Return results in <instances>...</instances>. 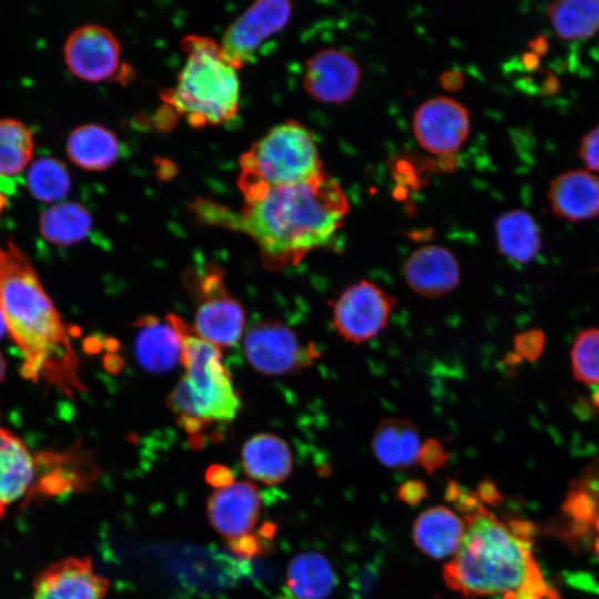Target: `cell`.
Here are the masks:
<instances>
[{
	"label": "cell",
	"instance_id": "obj_1",
	"mask_svg": "<svg viewBox=\"0 0 599 599\" xmlns=\"http://www.w3.org/2000/svg\"><path fill=\"white\" fill-rule=\"evenodd\" d=\"M244 201L242 210L233 212L200 200L194 211L203 222L250 236L264 264L274 271L294 266L328 245L349 211L339 183L324 170L306 181L271 187Z\"/></svg>",
	"mask_w": 599,
	"mask_h": 599
},
{
	"label": "cell",
	"instance_id": "obj_2",
	"mask_svg": "<svg viewBox=\"0 0 599 599\" xmlns=\"http://www.w3.org/2000/svg\"><path fill=\"white\" fill-rule=\"evenodd\" d=\"M453 501L464 516L466 532L444 568L450 589L465 598L562 599L535 558L531 524L497 516L477 493L460 489Z\"/></svg>",
	"mask_w": 599,
	"mask_h": 599
},
{
	"label": "cell",
	"instance_id": "obj_3",
	"mask_svg": "<svg viewBox=\"0 0 599 599\" xmlns=\"http://www.w3.org/2000/svg\"><path fill=\"white\" fill-rule=\"evenodd\" d=\"M0 311L7 333L22 355L20 373L73 398L84 389L79 359L65 324L30 257L11 240L0 246Z\"/></svg>",
	"mask_w": 599,
	"mask_h": 599
},
{
	"label": "cell",
	"instance_id": "obj_4",
	"mask_svg": "<svg viewBox=\"0 0 599 599\" xmlns=\"http://www.w3.org/2000/svg\"><path fill=\"white\" fill-rule=\"evenodd\" d=\"M166 321L181 336V364L185 368V376L166 399L167 407L191 434L213 422L233 420L242 404L222 364L219 347L202 338L179 316L169 314Z\"/></svg>",
	"mask_w": 599,
	"mask_h": 599
},
{
	"label": "cell",
	"instance_id": "obj_5",
	"mask_svg": "<svg viewBox=\"0 0 599 599\" xmlns=\"http://www.w3.org/2000/svg\"><path fill=\"white\" fill-rule=\"evenodd\" d=\"M186 59L167 102L192 125H216L238 110L237 70L222 57L220 44L207 37L187 35L182 41Z\"/></svg>",
	"mask_w": 599,
	"mask_h": 599
},
{
	"label": "cell",
	"instance_id": "obj_6",
	"mask_svg": "<svg viewBox=\"0 0 599 599\" xmlns=\"http://www.w3.org/2000/svg\"><path fill=\"white\" fill-rule=\"evenodd\" d=\"M240 166L244 199L306 181L323 170L313 134L293 120L273 126L256 141L240 159Z\"/></svg>",
	"mask_w": 599,
	"mask_h": 599
},
{
	"label": "cell",
	"instance_id": "obj_7",
	"mask_svg": "<svg viewBox=\"0 0 599 599\" xmlns=\"http://www.w3.org/2000/svg\"><path fill=\"white\" fill-rule=\"evenodd\" d=\"M184 277L195 297V332L216 347L236 344L243 333L244 309L227 292L224 273L206 264L191 268Z\"/></svg>",
	"mask_w": 599,
	"mask_h": 599
},
{
	"label": "cell",
	"instance_id": "obj_8",
	"mask_svg": "<svg viewBox=\"0 0 599 599\" xmlns=\"http://www.w3.org/2000/svg\"><path fill=\"white\" fill-rule=\"evenodd\" d=\"M396 300L376 283L362 280L346 287L332 305L338 335L359 344L376 337L388 324Z\"/></svg>",
	"mask_w": 599,
	"mask_h": 599
},
{
	"label": "cell",
	"instance_id": "obj_9",
	"mask_svg": "<svg viewBox=\"0 0 599 599\" xmlns=\"http://www.w3.org/2000/svg\"><path fill=\"white\" fill-rule=\"evenodd\" d=\"M244 354L260 373L283 375L308 367L319 356L316 347L303 343L278 321H261L244 336Z\"/></svg>",
	"mask_w": 599,
	"mask_h": 599
},
{
	"label": "cell",
	"instance_id": "obj_10",
	"mask_svg": "<svg viewBox=\"0 0 599 599\" xmlns=\"http://www.w3.org/2000/svg\"><path fill=\"white\" fill-rule=\"evenodd\" d=\"M291 13L290 1H256L225 30L220 43L222 57L238 70L262 42L285 27Z\"/></svg>",
	"mask_w": 599,
	"mask_h": 599
},
{
	"label": "cell",
	"instance_id": "obj_11",
	"mask_svg": "<svg viewBox=\"0 0 599 599\" xmlns=\"http://www.w3.org/2000/svg\"><path fill=\"white\" fill-rule=\"evenodd\" d=\"M469 129L467 109L447 97L425 101L413 119L416 140L423 149L434 154L456 152L466 140Z\"/></svg>",
	"mask_w": 599,
	"mask_h": 599
},
{
	"label": "cell",
	"instance_id": "obj_12",
	"mask_svg": "<svg viewBox=\"0 0 599 599\" xmlns=\"http://www.w3.org/2000/svg\"><path fill=\"white\" fill-rule=\"evenodd\" d=\"M120 55V44L114 34L98 24L74 29L63 45L69 71L90 82L111 78L119 69Z\"/></svg>",
	"mask_w": 599,
	"mask_h": 599
},
{
	"label": "cell",
	"instance_id": "obj_13",
	"mask_svg": "<svg viewBox=\"0 0 599 599\" xmlns=\"http://www.w3.org/2000/svg\"><path fill=\"white\" fill-rule=\"evenodd\" d=\"M110 583L95 572L90 558H65L42 569L30 599H105Z\"/></svg>",
	"mask_w": 599,
	"mask_h": 599
},
{
	"label": "cell",
	"instance_id": "obj_14",
	"mask_svg": "<svg viewBox=\"0 0 599 599\" xmlns=\"http://www.w3.org/2000/svg\"><path fill=\"white\" fill-rule=\"evenodd\" d=\"M261 510V495L250 481L216 489L207 501L212 526L231 544L251 535Z\"/></svg>",
	"mask_w": 599,
	"mask_h": 599
},
{
	"label": "cell",
	"instance_id": "obj_15",
	"mask_svg": "<svg viewBox=\"0 0 599 599\" xmlns=\"http://www.w3.org/2000/svg\"><path fill=\"white\" fill-rule=\"evenodd\" d=\"M359 75V68L351 55L338 49H325L308 59L304 87L316 100L341 103L354 94Z\"/></svg>",
	"mask_w": 599,
	"mask_h": 599
},
{
	"label": "cell",
	"instance_id": "obj_16",
	"mask_svg": "<svg viewBox=\"0 0 599 599\" xmlns=\"http://www.w3.org/2000/svg\"><path fill=\"white\" fill-rule=\"evenodd\" d=\"M547 200L555 216L581 222L599 215V175L587 169H572L556 176Z\"/></svg>",
	"mask_w": 599,
	"mask_h": 599
},
{
	"label": "cell",
	"instance_id": "obj_17",
	"mask_svg": "<svg viewBox=\"0 0 599 599\" xmlns=\"http://www.w3.org/2000/svg\"><path fill=\"white\" fill-rule=\"evenodd\" d=\"M408 286L426 297H439L458 284L460 272L455 255L439 245H426L414 251L404 265Z\"/></svg>",
	"mask_w": 599,
	"mask_h": 599
},
{
	"label": "cell",
	"instance_id": "obj_18",
	"mask_svg": "<svg viewBox=\"0 0 599 599\" xmlns=\"http://www.w3.org/2000/svg\"><path fill=\"white\" fill-rule=\"evenodd\" d=\"M39 466V456L20 437L0 428V518L30 490Z\"/></svg>",
	"mask_w": 599,
	"mask_h": 599
},
{
	"label": "cell",
	"instance_id": "obj_19",
	"mask_svg": "<svg viewBox=\"0 0 599 599\" xmlns=\"http://www.w3.org/2000/svg\"><path fill=\"white\" fill-rule=\"evenodd\" d=\"M465 532L464 519L444 506H435L423 511L413 528L416 546L435 559L454 556L461 545Z\"/></svg>",
	"mask_w": 599,
	"mask_h": 599
},
{
	"label": "cell",
	"instance_id": "obj_20",
	"mask_svg": "<svg viewBox=\"0 0 599 599\" xmlns=\"http://www.w3.org/2000/svg\"><path fill=\"white\" fill-rule=\"evenodd\" d=\"M422 441L419 428L406 418L382 419L372 437L376 459L390 469H406L417 463Z\"/></svg>",
	"mask_w": 599,
	"mask_h": 599
},
{
	"label": "cell",
	"instance_id": "obj_21",
	"mask_svg": "<svg viewBox=\"0 0 599 599\" xmlns=\"http://www.w3.org/2000/svg\"><path fill=\"white\" fill-rule=\"evenodd\" d=\"M138 326L135 354L146 370L167 372L181 363L182 339L172 324L145 316L139 321Z\"/></svg>",
	"mask_w": 599,
	"mask_h": 599
},
{
	"label": "cell",
	"instance_id": "obj_22",
	"mask_svg": "<svg viewBox=\"0 0 599 599\" xmlns=\"http://www.w3.org/2000/svg\"><path fill=\"white\" fill-rule=\"evenodd\" d=\"M242 465L252 479L274 485L287 478L293 458L284 439L274 434H257L244 444Z\"/></svg>",
	"mask_w": 599,
	"mask_h": 599
},
{
	"label": "cell",
	"instance_id": "obj_23",
	"mask_svg": "<svg viewBox=\"0 0 599 599\" xmlns=\"http://www.w3.org/2000/svg\"><path fill=\"white\" fill-rule=\"evenodd\" d=\"M336 585L328 559L317 551H304L290 561L285 599H327Z\"/></svg>",
	"mask_w": 599,
	"mask_h": 599
},
{
	"label": "cell",
	"instance_id": "obj_24",
	"mask_svg": "<svg viewBox=\"0 0 599 599\" xmlns=\"http://www.w3.org/2000/svg\"><path fill=\"white\" fill-rule=\"evenodd\" d=\"M67 155L80 169L102 171L110 167L119 155V141L109 129L99 124H82L67 139Z\"/></svg>",
	"mask_w": 599,
	"mask_h": 599
},
{
	"label": "cell",
	"instance_id": "obj_25",
	"mask_svg": "<svg viewBox=\"0 0 599 599\" xmlns=\"http://www.w3.org/2000/svg\"><path fill=\"white\" fill-rule=\"evenodd\" d=\"M500 253L519 263L532 260L540 250L541 238L532 215L524 210L502 213L495 223Z\"/></svg>",
	"mask_w": 599,
	"mask_h": 599
},
{
	"label": "cell",
	"instance_id": "obj_26",
	"mask_svg": "<svg viewBox=\"0 0 599 599\" xmlns=\"http://www.w3.org/2000/svg\"><path fill=\"white\" fill-rule=\"evenodd\" d=\"M92 217L80 203L62 201L42 211L39 219L41 236L57 245L78 243L89 234Z\"/></svg>",
	"mask_w": 599,
	"mask_h": 599
},
{
	"label": "cell",
	"instance_id": "obj_27",
	"mask_svg": "<svg viewBox=\"0 0 599 599\" xmlns=\"http://www.w3.org/2000/svg\"><path fill=\"white\" fill-rule=\"evenodd\" d=\"M547 14L561 40H583L599 32V0L554 1Z\"/></svg>",
	"mask_w": 599,
	"mask_h": 599
},
{
	"label": "cell",
	"instance_id": "obj_28",
	"mask_svg": "<svg viewBox=\"0 0 599 599\" xmlns=\"http://www.w3.org/2000/svg\"><path fill=\"white\" fill-rule=\"evenodd\" d=\"M32 130L16 118H0V177H11L28 169L33 160Z\"/></svg>",
	"mask_w": 599,
	"mask_h": 599
},
{
	"label": "cell",
	"instance_id": "obj_29",
	"mask_svg": "<svg viewBox=\"0 0 599 599\" xmlns=\"http://www.w3.org/2000/svg\"><path fill=\"white\" fill-rule=\"evenodd\" d=\"M29 193L42 203L62 202L71 187L69 171L63 162L50 156L33 160L27 169Z\"/></svg>",
	"mask_w": 599,
	"mask_h": 599
},
{
	"label": "cell",
	"instance_id": "obj_30",
	"mask_svg": "<svg viewBox=\"0 0 599 599\" xmlns=\"http://www.w3.org/2000/svg\"><path fill=\"white\" fill-rule=\"evenodd\" d=\"M570 357L577 380L599 385V328L579 333L573 341Z\"/></svg>",
	"mask_w": 599,
	"mask_h": 599
},
{
	"label": "cell",
	"instance_id": "obj_31",
	"mask_svg": "<svg viewBox=\"0 0 599 599\" xmlns=\"http://www.w3.org/2000/svg\"><path fill=\"white\" fill-rule=\"evenodd\" d=\"M566 509L572 516L578 526H587L589 522L596 530L595 546L599 549V489L595 497H589L587 493H571Z\"/></svg>",
	"mask_w": 599,
	"mask_h": 599
},
{
	"label": "cell",
	"instance_id": "obj_32",
	"mask_svg": "<svg viewBox=\"0 0 599 599\" xmlns=\"http://www.w3.org/2000/svg\"><path fill=\"white\" fill-rule=\"evenodd\" d=\"M578 153L587 170L599 175V124L582 136Z\"/></svg>",
	"mask_w": 599,
	"mask_h": 599
},
{
	"label": "cell",
	"instance_id": "obj_33",
	"mask_svg": "<svg viewBox=\"0 0 599 599\" xmlns=\"http://www.w3.org/2000/svg\"><path fill=\"white\" fill-rule=\"evenodd\" d=\"M448 459L439 441L427 439L423 443L417 463L420 464L427 473L432 474L441 467Z\"/></svg>",
	"mask_w": 599,
	"mask_h": 599
},
{
	"label": "cell",
	"instance_id": "obj_34",
	"mask_svg": "<svg viewBox=\"0 0 599 599\" xmlns=\"http://www.w3.org/2000/svg\"><path fill=\"white\" fill-rule=\"evenodd\" d=\"M398 498L408 505H416L427 496L426 485L420 480H409L398 489Z\"/></svg>",
	"mask_w": 599,
	"mask_h": 599
},
{
	"label": "cell",
	"instance_id": "obj_35",
	"mask_svg": "<svg viewBox=\"0 0 599 599\" xmlns=\"http://www.w3.org/2000/svg\"><path fill=\"white\" fill-rule=\"evenodd\" d=\"M232 473L226 469L225 467L221 466H213L207 471V480L214 485L217 486V488L224 487L233 483L232 479Z\"/></svg>",
	"mask_w": 599,
	"mask_h": 599
},
{
	"label": "cell",
	"instance_id": "obj_36",
	"mask_svg": "<svg viewBox=\"0 0 599 599\" xmlns=\"http://www.w3.org/2000/svg\"><path fill=\"white\" fill-rule=\"evenodd\" d=\"M6 359L3 358L2 353L0 352V383L4 379L6 376Z\"/></svg>",
	"mask_w": 599,
	"mask_h": 599
},
{
	"label": "cell",
	"instance_id": "obj_37",
	"mask_svg": "<svg viewBox=\"0 0 599 599\" xmlns=\"http://www.w3.org/2000/svg\"><path fill=\"white\" fill-rule=\"evenodd\" d=\"M4 333H7V327H6L3 315L0 311V338L4 335Z\"/></svg>",
	"mask_w": 599,
	"mask_h": 599
},
{
	"label": "cell",
	"instance_id": "obj_38",
	"mask_svg": "<svg viewBox=\"0 0 599 599\" xmlns=\"http://www.w3.org/2000/svg\"><path fill=\"white\" fill-rule=\"evenodd\" d=\"M6 197L2 193H0V212L6 207Z\"/></svg>",
	"mask_w": 599,
	"mask_h": 599
}]
</instances>
